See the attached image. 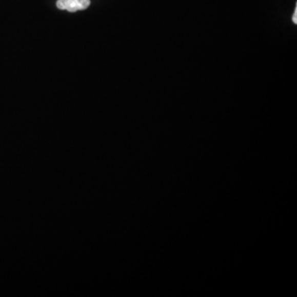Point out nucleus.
I'll use <instances>...</instances> for the list:
<instances>
[{
    "label": "nucleus",
    "mask_w": 297,
    "mask_h": 297,
    "mask_svg": "<svg viewBox=\"0 0 297 297\" xmlns=\"http://www.w3.org/2000/svg\"><path fill=\"white\" fill-rule=\"evenodd\" d=\"M90 5V0H58L57 8L62 10H67L70 13L76 11L85 10Z\"/></svg>",
    "instance_id": "1"
},
{
    "label": "nucleus",
    "mask_w": 297,
    "mask_h": 297,
    "mask_svg": "<svg viewBox=\"0 0 297 297\" xmlns=\"http://www.w3.org/2000/svg\"><path fill=\"white\" fill-rule=\"evenodd\" d=\"M291 22L293 24H297V3L295 4V10H294V13L291 15Z\"/></svg>",
    "instance_id": "2"
}]
</instances>
